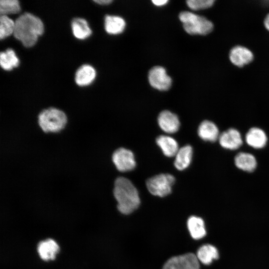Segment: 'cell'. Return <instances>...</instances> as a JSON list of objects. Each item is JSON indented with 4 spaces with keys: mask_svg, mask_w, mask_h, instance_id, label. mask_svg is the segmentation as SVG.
I'll return each instance as SVG.
<instances>
[{
    "mask_svg": "<svg viewBox=\"0 0 269 269\" xmlns=\"http://www.w3.org/2000/svg\"><path fill=\"white\" fill-rule=\"evenodd\" d=\"M44 31L42 20L34 14L25 12L15 20L13 35L26 47L33 46Z\"/></svg>",
    "mask_w": 269,
    "mask_h": 269,
    "instance_id": "cell-1",
    "label": "cell"
},
{
    "mask_svg": "<svg viewBox=\"0 0 269 269\" xmlns=\"http://www.w3.org/2000/svg\"><path fill=\"white\" fill-rule=\"evenodd\" d=\"M113 193L118 202V209L124 214H131L140 204L136 188L129 179L125 177H119L116 179Z\"/></svg>",
    "mask_w": 269,
    "mask_h": 269,
    "instance_id": "cell-2",
    "label": "cell"
},
{
    "mask_svg": "<svg viewBox=\"0 0 269 269\" xmlns=\"http://www.w3.org/2000/svg\"><path fill=\"white\" fill-rule=\"evenodd\" d=\"M38 123L45 133H58L66 127L67 117L62 110L50 107L40 112L38 116Z\"/></svg>",
    "mask_w": 269,
    "mask_h": 269,
    "instance_id": "cell-3",
    "label": "cell"
},
{
    "mask_svg": "<svg viewBox=\"0 0 269 269\" xmlns=\"http://www.w3.org/2000/svg\"><path fill=\"white\" fill-rule=\"evenodd\" d=\"M187 33L191 35H206L213 29V24L204 16L189 11H182L179 15Z\"/></svg>",
    "mask_w": 269,
    "mask_h": 269,
    "instance_id": "cell-4",
    "label": "cell"
},
{
    "mask_svg": "<svg viewBox=\"0 0 269 269\" xmlns=\"http://www.w3.org/2000/svg\"><path fill=\"white\" fill-rule=\"evenodd\" d=\"M175 181V179L172 175L162 173L148 179L146 184L151 194L163 197L171 193Z\"/></svg>",
    "mask_w": 269,
    "mask_h": 269,
    "instance_id": "cell-5",
    "label": "cell"
},
{
    "mask_svg": "<svg viewBox=\"0 0 269 269\" xmlns=\"http://www.w3.org/2000/svg\"><path fill=\"white\" fill-rule=\"evenodd\" d=\"M162 269H199V260L195 254L187 253L171 258Z\"/></svg>",
    "mask_w": 269,
    "mask_h": 269,
    "instance_id": "cell-6",
    "label": "cell"
},
{
    "mask_svg": "<svg viewBox=\"0 0 269 269\" xmlns=\"http://www.w3.org/2000/svg\"><path fill=\"white\" fill-rule=\"evenodd\" d=\"M112 160L117 169L121 172L131 171L136 166L133 152L124 147L119 148L114 152Z\"/></svg>",
    "mask_w": 269,
    "mask_h": 269,
    "instance_id": "cell-7",
    "label": "cell"
},
{
    "mask_svg": "<svg viewBox=\"0 0 269 269\" xmlns=\"http://www.w3.org/2000/svg\"><path fill=\"white\" fill-rule=\"evenodd\" d=\"M148 80L152 87L160 91L168 90L172 83L171 78L166 74L165 69L161 66H155L150 69Z\"/></svg>",
    "mask_w": 269,
    "mask_h": 269,
    "instance_id": "cell-8",
    "label": "cell"
},
{
    "mask_svg": "<svg viewBox=\"0 0 269 269\" xmlns=\"http://www.w3.org/2000/svg\"><path fill=\"white\" fill-rule=\"evenodd\" d=\"M229 59L234 65L242 67L253 60L254 55L252 52L246 47L238 45L231 49Z\"/></svg>",
    "mask_w": 269,
    "mask_h": 269,
    "instance_id": "cell-9",
    "label": "cell"
},
{
    "mask_svg": "<svg viewBox=\"0 0 269 269\" xmlns=\"http://www.w3.org/2000/svg\"><path fill=\"white\" fill-rule=\"evenodd\" d=\"M157 121L160 128L167 133H176L180 127L178 117L169 111H162L158 117Z\"/></svg>",
    "mask_w": 269,
    "mask_h": 269,
    "instance_id": "cell-10",
    "label": "cell"
},
{
    "mask_svg": "<svg viewBox=\"0 0 269 269\" xmlns=\"http://www.w3.org/2000/svg\"><path fill=\"white\" fill-rule=\"evenodd\" d=\"M219 140L223 147L232 150L238 148L243 143L240 133L233 128L222 133L219 135Z\"/></svg>",
    "mask_w": 269,
    "mask_h": 269,
    "instance_id": "cell-11",
    "label": "cell"
},
{
    "mask_svg": "<svg viewBox=\"0 0 269 269\" xmlns=\"http://www.w3.org/2000/svg\"><path fill=\"white\" fill-rule=\"evenodd\" d=\"M96 76L95 69L91 65L84 64L76 71L75 81L80 86H86L91 84Z\"/></svg>",
    "mask_w": 269,
    "mask_h": 269,
    "instance_id": "cell-12",
    "label": "cell"
},
{
    "mask_svg": "<svg viewBox=\"0 0 269 269\" xmlns=\"http://www.w3.org/2000/svg\"><path fill=\"white\" fill-rule=\"evenodd\" d=\"M59 250V248L56 242L50 239L40 242L37 246L39 255L44 261L54 259Z\"/></svg>",
    "mask_w": 269,
    "mask_h": 269,
    "instance_id": "cell-13",
    "label": "cell"
},
{
    "mask_svg": "<svg viewBox=\"0 0 269 269\" xmlns=\"http://www.w3.org/2000/svg\"><path fill=\"white\" fill-rule=\"evenodd\" d=\"M246 141L250 146L255 148H261L266 144L267 137L265 133L261 129L253 128L247 133Z\"/></svg>",
    "mask_w": 269,
    "mask_h": 269,
    "instance_id": "cell-14",
    "label": "cell"
},
{
    "mask_svg": "<svg viewBox=\"0 0 269 269\" xmlns=\"http://www.w3.org/2000/svg\"><path fill=\"white\" fill-rule=\"evenodd\" d=\"M198 134L203 140L215 141L219 137V130L216 125L213 122L205 120L199 125Z\"/></svg>",
    "mask_w": 269,
    "mask_h": 269,
    "instance_id": "cell-15",
    "label": "cell"
},
{
    "mask_svg": "<svg viewBox=\"0 0 269 269\" xmlns=\"http://www.w3.org/2000/svg\"><path fill=\"white\" fill-rule=\"evenodd\" d=\"M156 142L167 157L175 156L179 150L177 141L169 136L159 135L156 138Z\"/></svg>",
    "mask_w": 269,
    "mask_h": 269,
    "instance_id": "cell-16",
    "label": "cell"
},
{
    "mask_svg": "<svg viewBox=\"0 0 269 269\" xmlns=\"http://www.w3.org/2000/svg\"><path fill=\"white\" fill-rule=\"evenodd\" d=\"M71 28L74 36L79 39L88 38L92 32L87 20L81 17H75L72 19Z\"/></svg>",
    "mask_w": 269,
    "mask_h": 269,
    "instance_id": "cell-17",
    "label": "cell"
},
{
    "mask_svg": "<svg viewBox=\"0 0 269 269\" xmlns=\"http://www.w3.org/2000/svg\"><path fill=\"white\" fill-rule=\"evenodd\" d=\"M192 147L186 145L179 149L175 155L174 162L175 167L179 170H183L188 167L192 156Z\"/></svg>",
    "mask_w": 269,
    "mask_h": 269,
    "instance_id": "cell-18",
    "label": "cell"
},
{
    "mask_svg": "<svg viewBox=\"0 0 269 269\" xmlns=\"http://www.w3.org/2000/svg\"><path fill=\"white\" fill-rule=\"evenodd\" d=\"M196 256L202 264L208 265L213 260L219 258V253L215 247L210 244H205L199 248Z\"/></svg>",
    "mask_w": 269,
    "mask_h": 269,
    "instance_id": "cell-19",
    "label": "cell"
},
{
    "mask_svg": "<svg viewBox=\"0 0 269 269\" xmlns=\"http://www.w3.org/2000/svg\"><path fill=\"white\" fill-rule=\"evenodd\" d=\"M187 227L191 237L194 239H200L206 234L204 221L200 217L192 216L189 218Z\"/></svg>",
    "mask_w": 269,
    "mask_h": 269,
    "instance_id": "cell-20",
    "label": "cell"
},
{
    "mask_svg": "<svg viewBox=\"0 0 269 269\" xmlns=\"http://www.w3.org/2000/svg\"><path fill=\"white\" fill-rule=\"evenodd\" d=\"M105 29L110 34L122 33L125 27L124 19L118 16L107 15L105 17Z\"/></svg>",
    "mask_w": 269,
    "mask_h": 269,
    "instance_id": "cell-21",
    "label": "cell"
},
{
    "mask_svg": "<svg viewBox=\"0 0 269 269\" xmlns=\"http://www.w3.org/2000/svg\"><path fill=\"white\" fill-rule=\"evenodd\" d=\"M236 166L243 170L251 172L257 166L255 157L251 154L246 152H240L235 157Z\"/></svg>",
    "mask_w": 269,
    "mask_h": 269,
    "instance_id": "cell-22",
    "label": "cell"
},
{
    "mask_svg": "<svg viewBox=\"0 0 269 269\" xmlns=\"http://www.w3.org/2000/svg\"><path fill=\"white\" fill-rule=\"evenodd\" d=\"M19 64V59L13 49L8 48L0 52V65L3 69L7 71L11 70L17 67Z\"/></svg>",
    "mask_w": 269,
    "mask_h": 269,
    "instance_id": "cell-23",
    "label": "cell"
},
{
    "mask_svg": "<svg viewBox=\"0 0 269 269\" xmlns=\"http://www.w3.org/2000/svg\"><path fill=\"white\" fill-rule=\"evenodd\" d=\"M15 21L6 15L0 16V38L2 39L13 33Z\"/></svg>",
    "mask_w": 269,
    "mask_h": 269,
    "instance_id": "cell-24",
    "label": "cell"
},
{
    "mask_svg": "<svg viewBox=\"0 0 269 269\" xmlns=\"http://www.w3.org/2000/svg\"><path fill=\"white\" fill-rule=\"evenodd\" d=\"M20 10L19 2L17 0H0V13L1 15L17 13Z\"/></svg>",
    "mask_w": 269,
    "mask_h": 269,
    "instance_id": "cell-25",
    "label": "cell"
},
{
    "mask_svg": "<svg viewBox=\"0 0 269 269\" xmlns=\"http://www.w3.org/2000/svg\"><path fill=\"white\" fill-rule=\"evenodd\" d=\"M187 5L194 10L207 9L212 6L215 2L214 0H188Z\"/></svg>",
    "mask_w": 269,
    "mask_h": 269,
    "instance_id": "cell-26",
    "label": "cell"
},
{
    "mask_svg": "<svg viewBox=\"0 0 269 269\" xmlns=\"http://www.w3.org/2000/svg\"><path fill=\"white\" fill-rule=\"evenodd\" d=\"M167 0H153L152 2L156 6H162L168 2Z\"/></svg>",
    "mask_w": 269,
    "mask_h": 269,
    "instance_id": "cell-27",
    "label": "cell"
},
{
    "mask_svg": "<svg viewBox=\"0 0 269 269\" xmlns=\"http://www.w3.org/2000/svg\"><path fill=\"white\" fill-rule=\"evenodd\" d=\"M94 1L101 5L109 4L112 2L111 0H94Z\"/></svg>",
    "mask_w": 269,
    "mask_h": 269,
    "instance_id": "cell-28",
    "label": "cell"
},
{
    "mask_svg": "<svg viewBox=\"0 0 269 269\" xmlns=\"http://www.w3.org/2000/svg\"><path fill=\"white\" fill-rule=\"evenodd\" d=\"M264 26L265 28L268 31H269V13L268 14L267 16H266L264 19Z\"/></svg>",
    "mask_w": 269,
    "mask_h": 269,
    "instance_id": "cell-29",
    "label": "cell"
}]
</instances>
